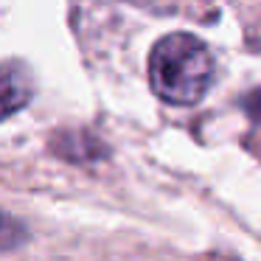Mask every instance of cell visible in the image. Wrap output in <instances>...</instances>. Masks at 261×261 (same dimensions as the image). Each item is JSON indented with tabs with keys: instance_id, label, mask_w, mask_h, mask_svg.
Here are the masks:
<instances>
[{
	"instance_id": "obj_5",
	"label": "cell",
	"mask_w": 261,
	"mask_h": 261,
	"mask_svg": "<svg viewBox=\"0 0 261 261\" xmlns=\"http://www.w3.org/2000/svg\"><path fill=\"white\" fill-rule=\"evenodd\" d=\"M135 3H141V0H135Z\"/></svg>"
},
{
	"instance_id": "obj_1",
	"label": "cell",
	"mask_w": 261,
	"mask_h": 261,
	"mask_svg": "<svg viewBox=\"0 0 261 261\" xmlns=\"http://www.w3.org/2000/svg\"><path fill=\"white\" fill-rule=\"evenodd\" d=\"M214 79V57L194 34H169L152 48L149 82L163 101L174 107H194L205 98Z\"/></svg>"
},
{
	"instance_id": "obj_4",
	"label": "cell",
	"mask_w": 261,
	"mask_h": 261,
	"mask_svg": "<svg viewBox=\"0 0 261 261\" xmlns=\"http://www.w3.org/2000/svg\"><path fill=\"white\" fill-rule=\"evenodd\" d=\"M242 107H244V113L250 115V121L261 124V87L253 90V93H247V96L242 98Z\"/></svg>"
},
{
	"instance_id": "obj_3",
	"label": "cell",
	"mask_w": 261,
	"mask_h": 261,
	"mask_svg": "<svg viewBox=\"0 0 261 261\" xmlns=\"http://www.w3.org/2000/svg\"><path fill=\"white\" fill-rule=\"evenodd\" d=\"M23 242H25V227L20 225L14 216H9V214L0 211V253L20 247Z\"/></svg>"
},
{
	"instance_id": "obj_2",
	"label": "cell",
	"mask_w": 261,
	"mask_h": 261,
	"mask_svg": "<svg viewBox=\"0 0 261 261\" xmlns=\"http://www.w3.org/2000/svg\"><path fill=\"white\" fill-rule=\"evenodd\" d=\"M31 101V79L20 62L0 65V121L20 113Z\"/></svg>"
}]
</instances>
